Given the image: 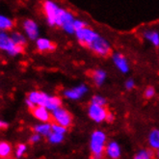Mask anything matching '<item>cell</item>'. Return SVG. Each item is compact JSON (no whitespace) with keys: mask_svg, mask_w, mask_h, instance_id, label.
I'll return each mask as SVG.
<instances>
[{"mask_svg":"<svg viewBox=\"0 0 159 159\" xmlns=\"http://www.w3.org/2000/svg\"><path fill=\"white\" fill-rule=\"evenodd\" d=\"M27 98L31 102H33L36 106H43L51 112L61 107L62 104V101L59 98L49 96L48 93L39 91H34L29 93Z\"/></svg>","mask_w":159,"mask_h":159,"instance_id":"1","label":"cell"},{"mask_svg":"<svg viewBox=\"0 0 159 159\" xmlns=\"http://www.w3.org/2000/svg\"><path fill=\"white\" fill-rule=\"evenodd\" d=\"M105 143H106V135L103 131L96 130L91 136L90 148L92 153L98 158H100L105 152Z\"/></svg>","mask_w":159,"mask_h":159,"instance_id":"2","label":"cell"},{"mask_svg":"<svg viewBox=\"0 0 159 159\" xmlns=\"http://www.w3.org/2000/svg\"><path fill=\"white\" fill-rule=\"evenodd\" d=\"M0 50L5 51L9 55L16 56L23 52L24 46L16 44L11 35H8L6 31H0Z\"/></svg>","mask_w":159,"mask_h":159,"instance_id":"3","label":"cell"},{"mask_svg":"<svg viewBox=\"0 0 159 159\" xmlns=\"http://www.w3.org/2000/svg\"><path fill=\"white\" fill-rule=\"evenodd\" d=\"M63 9L60 8L57 4L50 0H46L43 3V11L45 14L46 20L50 26H55L57 24L58 18Z\"/></svg>","mask_w":159,"mask_h":159,"instance_id":"4","label":"cell"},{"mask_svg":"<svg viewBox=\"0 0 159 159\" xmlns=\"http://www.w3.org/2000/svg\"><path fill=\"white\" fill-rule=\"evenodd\" d=\"M51 117L56 124L63 125L65 127H69L72 123V117L70 114V112L62 107L53 110L51 113Z\"/></svg>","mask_w":159,"mask_h":159,"instance_id":"5","label":"cell"},{"mask_svg":"<svg viewBox=\"0 0 159 159\" xmlns=\"http://www.w3.org/2000/svg\"><path fill=\"white\" fill-rule=\"evenodd\" d=\"M75 35L80 43L85 46H89L93 41L97 40L99 37V35L97 32H95L93 29H91V28L87 26L82 28V29L77 30L75 32Z\"/></svg>","mask_w":159,"mask_h":159,"instance_id":"6","label":"cell"},{"mask_svg":"<svg viewBox=\"0 0 159 159\" xmlns=\"http://www.w3.org/2000/svg\"><path fill=\"white\" fill-rule=\"evenodd\" d=\"M88 48L93 51L95 52L96 54L99 55V56H107L110 51H111V48H110V44L108 43V42L103 39L102 37H98L97 40L93 41Z\"/></svg>","mask_w":159,"mask_h":159,"instance_id":"7","label":"cell"},{"mask_svg":"<svg viewBox=\"0 0 159 159\" xmlns=\"http://www.w3.org/2000/svg\"><path fill=\"white\" fill-rule=\"evenodd\" d=\"M89 117L96 123H102L103 120H106V117L108 112L104 108V106H100L92 103L88 108Z\"/></svg>","mask_w":159,"mask_h":159,"instance_id":"8","label":"cell"},{"mask_svg":"<svg viewBox=\"0 0 159 159\" xmlns=\"http://www.w3.org/2000/svg\"><path fill=\"white\" fill-rule=\"evenodd\" d=\"M23 31L28 39L31 41H36L39 37V27L37 23L32 20H25L22 24Z\"/></svg>","mask_w":159,"mask_h":159,"instance_id":"9","label":"cell"},{"mask_svg":"<svg viewBox=\"0 0 159 159\" xmlns=\"http://www.w3.org/2000/svg\"><path fill=\"white\" fill-rule=\"evenodd\" d=\"M87 92H88V88L84 85V84H82V85H79L75 88L65 91L64 95H65V97L70 98V99L76 100V99L80 98L81 97H83Z\"/></svg>","mask_w":159,"mask_h":159,"instance_id":"10","label":"cell"},{"mask_svg":"<svg viewBox=\"0 0 159 159\" xmlns=\"http://www.w3.org/2000/svg\"><path fill=\"white\" fill-rule=\"evenodd\" d=\"M32 110V114L33 116L43 123H48L50 120L51 114L49 113V110L48 108H45L43 106H35Z\"/></svg>","mask_w":159,"mask_h":159,"instance_id":"11","label":"cell"},{"mask_svg":"<svg viewBox=\"0 0 159 159\" xmlns=\"http://www.w3.org/2000/svg\"><path fill=\"white\" fill-rule=\"evenodd\" d=\"M105 153L110 159H119L120 157V148L117 142H110L105 148Z\"/></svg>","mask_w":159,"mask_h":159,"instance_id":"12","label":"cell"},{"mask_svg":"<svg viewBox=\"0 0 159 159\" xmlns=\"http://www.w3.org/2000/svg\"><path fill=\"white\" fill-rule=\"evenodd\" d=\"M113 61L116 65V67L121 71V72H127L129 70V66L126 59L125 58L124 55H121L120 53H115L113 55Z\"/></svg>","mask_w":159,"mask_h":159,"instance_id":"13","label":"cell"},{"mask_svg":"<svg viewBox=\"0 0 159 159\" xmlns=\"http://www.w3.org/2000/svg\"><path fill=\"white\" fill-rule=\"evenodd\" d=\"M36 45L38 50L44 52V51H52L55 49V44L48 39L45 38H38L36 40Z\"/></svg>","mask_w":159,"mask_h":159,"instance_id":"14","label":"cell"},{"mask_svg":"<svg viewBox=\"0 0 159 159\" xmlns=\"http://www.w3.org/2000/svg\"><path fill=\"white\" fill-rule=\"evenodd\" d=\"M34 131L35 133H38L42 136H48L52 131V127L49 123H43L35 125Z\"/></svg>","mask_w":159,"mask_h":159,"instance_id":"15","label":"cell"},{"mask_svg":"<svg viewBox=\"0 0 159 159\" xmlns=\"http://www.w3.org/2000/svg\"><path fill=\"white\" fill-rule=\"evenodd\" d=\"M14 27V21L10 17L0 15V31H9Z\"/></svg>","mask_w":159,"mask_h":159,"instance_id":"16","label":"cell"},{"mask_svg":"<svg viewBox=\"0 0 159 159\" xmlns=\"http://www.w3.org/2000/svg\"><path fill=\"white\" fill-rule=\"evenodd\" d=\"M148 144L152 148L158 149L159 148V130L153 129L148 135Z\"/></svg>","mask_w":159,"mask_h":159,"instance_id":"17","label":"cell"},{"mask_svg":"<svg viewBox=\"0 0 159 159\" xmlns=\"http://www.w3.org/2000/svg\"><path fill=\"white\" fill-rule=\"evenodd\" d=\"M92 78L97 86H101L106 78V72L102 70H97L92 73Z\"/></svg>","mask_w":159,"mask_h":159,"instance_id":"18","label":"cell"},{"mask_svg":"<svg viewBox=\"0 0 159 159\" xmlns=\"http://www.w3.org/2000/svg\"><path fill=\"white\" fill-rule=\"evenodd\" d=\"M12 153V146L10 143L1 141L0 142V158L5 159L8 158Z\"/></svg>","mask_w":159,"mask_h":159,"instance_id":"19","label":"cell"},{"mask_svg":"<svg viewBox=\"0 0 159 159\" xmlns=\"http://www.w3.org/2000/svg\"><path fill=\"white\" fill-rule=\"evenodd\" d=\"M11 37H12V39H13V41L15 42L16 44L20 45V46H25V44H26V38L21 33H20V32H13L11 34Z\"/></svg>","mask_w":159,"mask_h":159,"instance_id":"20","label":"cell"},{"mask_svg":"<svg viewBox=\"0 0 159 159\" xmlns=\"http://www.w3.org/2000/svg\"><path fill=\"white\" fill-rule=\"evenodd\" d=\"M48 141L51 144H60L63 142L64 140V134H60V133H56L51 131V133L48 136Z\"/></svg>","mask_w":159,"mask_h":159,"instance_id":"21","label":"cell"},{"mask_svg":"<svg viewBox=\"0 0 159 159\" xmlns=\"http://www.w3.org/2000/svg\"><path fill=\"white\" fill-rule=\"evenodd\" d=\"M145 36L146 38L149 41L152 42L155 46H158L159 45V35L157 32L155 31H148V32H146L145 33Z\"/></svg>","mask_w":159,"mask_h":159,"instance_id":"22","label":"cell"},{"mask_svg":"<svg viewBox=\"0 0 159 159\" xmlns=\"http://www.w3.org/2000/svg\"><path fill=\"white\" fill-rule=\"evenodd\" d=\"M134 159H152V152L142 149L134 156Z\"/></svg>","mask_w":159,"mask_h":159,"instance_id":"23","label":"cell"},{"mask_svg":"<svg viewBox=\"0 0 159 159\" xmlns=\"http://www.w3.org/2000/svg\"><path fill=\"white\" fill-rule=\"evenodd\" d=\"M92 103L97 104V105H100V106H105L106 99L101 96H93L92 98Z\"/></svg>","mask_w":159,"mask_h":159,"instance_id":"24","label":"cell"},{"mask_svg":"<svg viewBox=\"0 0 159 159\" xmlns=\"http://www.w3.org/2000/svg\"><path fill=\"white\" fill-rule=\"evenodd\" d=\"M27 147L25 144H18L16 148V158H20L26 152Z\"/></svg>","mask_w":159,"mask_h":159,"instance_id":"25","label":"cell"},{"mask_svg":"<svg viewBox=\"0 0 159 159\" xmlns=\"http://www.w3.org/2000/svg\"><path fill=\"white\" fill-rule=\"evenodd\" d=\"M51 127H52V131L53 132H56V133H60V134H64L67 132V127H65L63 125H60L58 124H53L51 125Z\"/></svg>","mask_w":159,"mask_h":159,"instance_id":"26","label":"cell"},{"mask_svg":"<svg viewBox=\"0 0 159 159\" xmlns=\"http://www.w3.org/2000/svg\"><path fill=\"white\" fill-rule=\"evenodd\" d=\"M86 27V23L80 20H74V28H75V32L79 29H82V28Z\"/></svg>","mask_w":159,"mask_h":159,"instance_id":"27","label":"cell"},{"mask_svg":"<svg viewBox=\"0 0 159 159\" xmlns=\"http://www.w3.org/2000/svg\"><path fill=\"white\" fill-rule=\"evenodd\" d=\"M155 93V90L152 87H148L145 91V97L147 98H152Z\"/></svg>","mask_w":159,"mask_h":159,"instance_id":"28","label":"cell"},{"mask_svg":"<svg viewBox=\"0 0 159 159\" xmlns=\"http://www.w3.org/2000/svg\"><path fill=\"white\" fill-rule=\"evenodd\" d=\"M41 136H42V135L38 134V133L33 134V135L30 137V142H31V143H33V144L38 143V142L40 141V140H41Z\"/></svg>","mask_w":159,"mask_h":159,"instance_id":"29","label":"cell"},{"mask_svg":"<svg viewBox=\"0 0 159 159\" xmlns=\"http://www.w3.org/2000/svg\"><path fill=\"white\" fill-rule=\"evenodd\" d=\"M134 86H135V83H134V81H133L132 79H128V80L125 81V88H126L127 90H131V89H133Z\"/></svg>","mask_w":159,"mask_h":159,"instance_id":"30","label":"cell"},{"mask_svg":"<svg viewBox=\"0 0 159 159\" xmlns=\"http://www.w3.org/2000/svg\"><path fill=\"white\" fill-rule=\"evenodd\" d=\"M114 115L112 114V113H108L107 114V117H106V120L108 121V123H112V121L114 120Z\"/></svg>","mask_w":159,"mask_h":159,"instance_id":"31","label":"cell"},{"mask_svg":"<svg viewBox=\"0 0 159 159\" xmlns=\"http://www.w3.org/2000/svg\"><path fill=\"white\" fill-rule=\"evenodd\" d=\"M8 124L6 123V121L2 120H0V129H5L8 127Z\"/></svg>","mask_w":159,"mask_h":159,"instance_id":"32","label":"cell"},{"mask_svg":"<svg viewBox=\"0 0 159 159\" xmlns=\"http://www.w3.org/2000/svg\"><path fill=\"white\" fill-rule=\"evenodd\" d=\"M156 156H157V158L159 159V148L157 149V152H156Z\"/></svg>","mask_w":159,"mask_h":159,"instance_id":"33","label":"cell"},{"mask_svg":"<svg viewBox=\"0 0 159 159\" xmlns=\"http://www.w3.org/2000/svg\"><path fill=\"white\" fill-rule=\"evenodd\" d=\"M90 159H99V158H98V157L95 156V157H92V158H90Z\"/></svg>","mask_w":159,"mask_h":159,"instance_id":"34","label":"cell"},{"mask_svg":"<svg viewBox=\"0 0 159 159\" xmlns=\"http://www.w3.org/2000/svg\"><path fill=\"white\" fill-rule=\"evenodd\" d=\"M0 159H1V158H0Z\"/></svg>","mask_w":159,"mask_h":159,"instance_id":"35","label":"cell"}]
</instances>
